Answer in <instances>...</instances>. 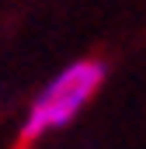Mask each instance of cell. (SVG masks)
Returning a JSON list of instances; mask_svg holds the SVG:
<instances>
[{
    "instance_id": "obj_1",
    "label": "cell",
    "mask_w": 146,
    "mask_h": 149,
    "mask_svg": "<svg viewBox=\"0 0 146 149\" xmlns=\"http://www.w3.org/2000/svg\"><path fill=\"white\" fill-rule=\"evenodd\" d=\"M101 80H105V66L98 59H80V63L66 66L32 104V111L21 125V146H28V142L42 139L45 132L73 121L77 111L98 94Z\"/></svg>"
}]
</instances>
